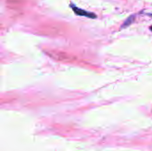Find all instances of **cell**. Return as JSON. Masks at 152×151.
I'll use <instances>...</instances> for the list:
<instances>
[{
    "label": "cell",
    "instance_id": "6da1fadb",
    "mask_svg": "<svg viewBox=\"0 0 152 151\" xmlns=\"http://www.w3.org/2000/svg\"><path fill=\"white\" fill-rule=\"evenodd\" d=\"M70 7L73 9L74 12L77 15H80V16H86V17H89V18H95L96 15L92 13V12H86L85 10H82L78 7H77L74 4L70 3Z\"/></svg>",
    "mask_w": 152,
    "mask_h": 151
},
{
    "label": "cell",
    "instance_id": "7a4b0ae2",
    "mask_svg": "<svg viewBox=\"0 0 152 151\" xmlns=\"http://www.w3.org/2000/svg\"><path fill=\"white\" fill-rule=\"evenodd\" d=\"M151 31H152V26H151Z\"/></svg>",
    "mask_w": 152,
    "mask_h": 151
}]
</instances>
